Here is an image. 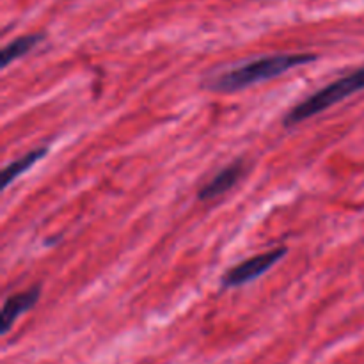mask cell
Listing matches in <instances>:
<instances>
[{
	"mask_svg": "<svg viewBox=\"0 0 364 364\" xmlns=\"http://www.w3.org/2000/svg\"><path fill=\"white\" fill-rule=\"evenodd\" d=\"M313 60H316L315 53H277V55L259 57L208 78L205 87L215 92H237L259 82L272 80L294 68L304 66Z\"/></svg>",
	"mask_w": 364,
	"mask_h": 364,
	"instance_id": "obj_1",
	"label": "cell"
},
{
	"mask_svg": "<svg viewBox=\"0 0 364 364\" xmlns=\"http://www.w3.org/2000/svg\"><path fill=\"white\" fill-rule=\"evenodd\" d=\"M363 89H364V66L350 71V73L343 75V77H340L338 80L331 82L329 85L318 89V91L313 92L311 96L302 100L301 103L291 107V109L288 110L287 116H284L283 124L288 128L295 127V124L302 123V121L323 112L326 109L343 102V100H347L348 96L355 95V92L363 91Z\"/></svg>",
	"mask_w": 364,
	"mask_h": 364,
	"instance_id": "obj_2",
	"label": "cell"
},
{
	"mask_svg": "<svg viewBox=\"0 0 364 364\" xmlns=\"http://www.w3.org/2000/svg\"><path fill=\"white\" fill-rule=\"evenodd\" d=\"M287 252V247H277L272 249V251L263 252V255L252 256V258L245 259V262L238 263L233 269L228 270L223 276V284L226 288H235L242 287V284H247L252 279H258L263 274L269 272L276 263H279Z\"/></svg>",
	"mask_w": 364,
	"mask_h": 364,
	"instance_id": "obj_3",
	"label": "cell"
},
{
	"mask_svg": "<svg viewBox=\"0 0 364 364\" xmlns=\"http://www.w3.org/2000/svg\"><path fill=\"white\" fill-rule=\"evenodd\" d=\"M41 295V287H32L28 290L20 291V294L11 295L4 304L2 313H0V333L7 334L11 327L14 326L18 318L28 309L34 308Z\"/></svg>",
	"mask_w": 364,
	"mask_h": 364,
	"instance_id": "obj_4",
	"label": "cell"
},
{
	"mask_svg": "<svg viewBox=\"0 0 364 364\" xmlns=\"http://www.w3.org/2000/svg\"><path fill=\"white\" fill-rule=\"evenodd\" d=\"M244 173V160H237V162L230 164V166L224 167L223 171H219V173H217L215 176L198 192V198L201 199V201H208V199H215L219 198V196L226 194L228 191H231V188L237 185V181L240 180Z\"/></svg>",
	"mask_w": 364,
	"mask_h": 364,
	"instance_id": "obj_5",
	"label": "cell"
},
{
	"mask_svg": "<svg viewBox=\"0 0 364 364\" xmlns=\"http://www.w3.org/2000/svg\"><path fill=\"white\" fill-rule=\"evenodd\" d=\"M46 151H48V148H36L32 151L25 153L23 156L16 159L14 162H11L9 166H6V169L2 171V188H7L16 178L27 173L34 164H38L46 155Z\"/></svg>",
	"mask_w": 364,
	"mask_h": 364,
	"instance_id": "obj_6",
	"label": "cell"
},
{
	"mask_svg": "<svg viewBox=\"0 0 364 364\" xmlns=\"http://www.w3.org/2000/svg\"><path fill=\"white\" fill-rule=\"evenodd\" d=\"M43 39L41 34H27L20 36L14 41H11L6 48L0 53V59H2V68H7L11 63H14L16 59L23 57L25 53L31 52L36 45Z\"/></svg>",
	"mask_w": 364,
	"mask_h": 364,
	"instance_id": "obj_7",
	"label": "cell"
}]
</instances>
